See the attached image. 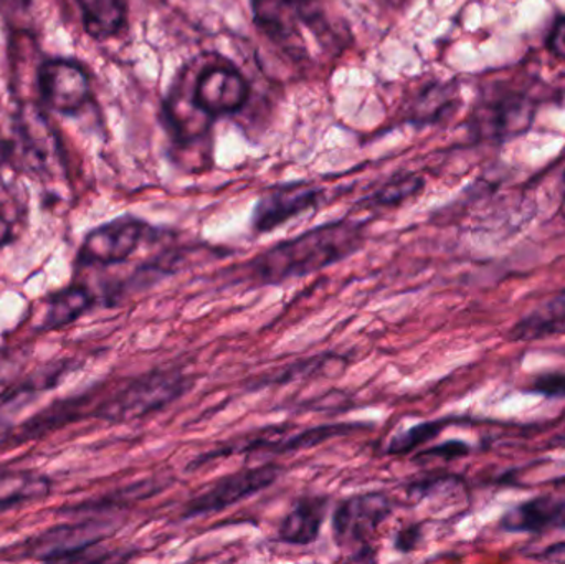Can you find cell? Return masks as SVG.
Returning <instances> with one entry per match:
<instances>
[{"label": "cell", "instance_id": "obj_1", "mask_svg": "<svg viewBox=\"0 0 565 564\" xmlns=\"http://www.w3.org/2000/svg\"><path fill=\"white\" fill-rule=\"evenodd\" d=\"M365 242L362 222H329L298 237L278 242L245 264L228 268L234 285L252 288L278 287L295 278L318 274L361 251Z\"/></svg>", "mask_w": 565, "mask_h": 564}, {"label": "cell", "instance_id": "obj_2", "mask_svg": "<svg viewBox=\"0 0 565 564\" xmlns=\"http://www.w3.org/2000/svg\"><path fill=\"white\" fill-rule=\"evenodd\" d=\"M192 386L194 380L182 371H151L108 397L93 416L118 424L145 419L184 397Z\"/></svg>", "mask_w": 565, "mask_h": 564}, {"label": "cell", "instance_id": "obj_3", "mask_svg": "<svg viewBox=\"0 0 565 564\" xmlns=\"http://www.w3.org/2000/svg\"><path fill=\"white\" fill-rule=\"evenodd\" d=\"M161 237V232L142 219L122 215L93 228L86 235L76 255V264L82 268H106L126 264L145 242L154 244Z\"/></svg>", "mask_w": 565, "mask_h": 564}, {"label": "cell", "instance_id": "obj_4", "mask_svg": "<svg viewBox=\"0 0 565 564\" xmlns=\"http://www.w3.org/2000/svg\"><path fill=\"white\" fill-rule=\"evenodd\" d=\"M281 472V466L270 462L222 477L207 490L189 500L182 507L181 517L184 520H192L224 512L274 486L280 479Z\"/></svg>", "mask_w": 565, "mask_h": 564}, {"label": "cell", "instance_id": "obj_5", "mask_svg": "<svg viewBox=\"0 0 565 564\" xmlns=\"http://www.w3.org/2000/svg\"><path fill=\"white\" fill-rule=\"evenodd\" d=\"M391 499L384 493L371 492L341 500L332 513V536L339 549H362L392 517Z\"/></svg>", "mask_w": 565, "mask_h": 564}, {"label": "cell", "instance_id": "obj_6", "mask_svg": "<svg viewBox=\"0 0 565 564\" xmlns=\"http://www.w3.org/2000/svg\"><path fill=\"white\" fill-rule=\"evenodd\" d=\"M40 98L60 115H76L92 96V86L85 70L72 60H46L36 76Z\"/></svg>", "mask_w": 565, "mask_h": 564}, {"label": "cell", "instance_id": "obj_7", "mask_svg": "<svg viewBox=\"0 0 565 564\" xmlns=\"http://www.w3.org/2000/svg\"><path fill=\"white\" fill-rule=\"evenodd\" d=\"M322 192L318 188L295 182L280 188L270 189L258 199L252 214V232L255 235L268 234L277 231L286 222L315 209L321 201Z\"/></svg>", "mask_w": 565, "mask_h": 564}, {"label": "cell", "instance_id": "obj_8", "mask_svg": "<svg viewBox=\"0 0 565 564\" xmlns=\"http://www.w3.org/2000/svg\"><path fill=\"white\" fill-rule=\"evenodd\" d=\"M250 85L238 70L211 66L199 76L194 88V106L207 118L231 115L244 108Z\"/></svg>", "mask_w": 565, "mask_h": 564}, {"label": "cell", "instance_id": "obj_9", "mask_svg": "<svg viewBox=\"0 0 565 564\" xmlns=\"http://www.w3.org/2000/svg\"><path fill=\"white\" fill-rule=\"evenodd\" d=\"M109 533H113V523L103 520L63 525L40 536L33 552L43 562H78Z\"/></svg>", "mask_w": 565, "mask_h": 564}, {"label": "cell", "instance_id": "obj_10", "mask_svg": "<svg viewBox=\"0 0 565 564\" xmlns=\"http://www.w3.org/2000/svg\"><path fill=\"white\" fill-rule=\"evenodd\" d=\"M501 529L510 533H541L565 530V497L543 496L520 503L504 513Z\"/></svg>", "mask_w": 565, "mask_h": 564}, {"label": "cell", "instance_id": "obj_11", "mask_svg": "<svg viewBox=\"0 0 565 564\" xmlns=\"http://www.w3.org/2000/svg\"><path fill=\"white\" fill-rule=\"evenodd\" d=\"M534 115L536 105L527 96L508 95L483 108L478 121L481 132L498 141H507L524 135L533 125Z\"/></svg>", "mask_w": 565, "mask_h": 564}, {"label": "cell", "instance_id": "obj_12", "mask_svg": "<svg viewBox=\"0 0 565 564\" xmlns=\"http://www.w3.org/2000/svg\"><path fill=\"white\" fill-rule=\"evenodd\" d=\"M329 499L322 496L299 497L278 526V542L291 546H308L318 542L328 515Z\"/></svg>", "mask_w": 565, "mask_h": 564}, {"label": "cell", "instance_id": "obj_13", "mask_svg": "<svg viewBox=\"0 0 565 564\" xmlns=\"http://www.w3.org/2000/svg\"><path fill=\"white\" fill-rule=\"evenodd\" d=\"M565 334V288L521 318L510 331L511 341H541Z\"/></svg>", "mask_w": 565, "mask_h": 564}, {"label": "cell", "instance_id": "obj_14", "mask_svg": "<svg viewBox=\"0 0 565 564\" xmlns=\"http://www.w3.org/2000/svg\"><path fill=\"white\" fill-rule=\"evenodd\" d=\"M345 363H348L345 358L331 353L305 358V360H298L295 361V363L286 364V366L277 368V370L262 374L257 380L252 381L248 390L260 391L265 390V387L286 386V384L295 383V381L328 376V374H331V371H329L331 368Z\"/></svg>", "mask_w": 565, "mask_h": 564}, {"label": "cell", "instance_id": "obj_15", "mask_svg": "<svg viewBox=\"0 0 565 564\" xmlns=\"http://www.w3.org/2000/svg\"><path fill=\"white\" fill-rule=\"evenodd\" d=\"M96 304L95 295L85 285H70L49 298V308L40 330L50 331L68 327Z\"/></svg>", "mask_w": 565, "mask_h": 564}, {"label": "cell", "instance_id": "obj_16", "mask_svg": "<svg viewBox=\"0 0 565 564\" xmlns=\"http://www.w3.org/2000/svg\"><path fill=\"white\" fill-rule=\"evenodd\" d=\"M82 10L83 25L96 40L109 39L126 22V0H76Z\"/></svg>", "mask_w": 565, "mask_h": 564}, {"label": "cell", "instance_id": "obj_17", "mask_svg": "<svg viewBox=\"0 0 565 564\" xmlns=\"http://www.w3.org/2000/svg\"><path fill=\"white\" fill-rule=\"evenodd\" d=\"M364 424L354 423H339V424H324V426L309 427V429L302 430V433L296 434H282L278 437L268 454L274 456H285V454L301 453V450L312 449V447L321 446V444L328 443V440L335 439V437L349 436V434L355 433V430L364 429Z\"/></svg>", "mask_w": 565, "mask_h": 564}, {"label": "cell", "instance_id": "obj_18", "mask_svg": "<svg viewBox=\"0 0 565 564\" xmlns=\"http://www.w3.org/2000/svg\"><path fill=\"white\" fill-rule=\"evenodd\" d=\"M50 493V480L25 472L0 473V513L20 506L45 499Z\"/></svg>", "mask_w": 565, "mask_h": 564}, {"label": "cell", "instance_id": "obj_19", "mask_svg": "<svg viewBox=\"0 0 565 564\" xmlns=\"http://www.w3.org/2000/svg\"><path fill=\"white\" fill-rule=\"evenodd\" d=\"M79 404H82V400L62 401V403L46 407L20 427L19 440L36 439L43 434L52 433V430L72 423L78 417V409L82 407Z\"/></svg>", "mask_w": 565, "mask_h": 564}, {"label": "cell", "instance_id": "obj_20", "mask_svg": "<svg viewBox=\"0 0 565 564\" xmlns=\"http://www.w3.org/2000/svg\"><path fill=\"white\" fill-rule=\"evenodd\" d=\"M454 423H457V421L447 417V419L415 424V426L408 427V429L402 430V433L392 437L391 443L387 444V454L392 457L407 456L418 447L437 439L441 430Z\"/></svg>", "mask_w": 565, "mask_h": 564}, {"label": "cell", "instance_id": "obj_21", "mask_svg": "<svg viewBox=\"0 0 565 564\" xmlns=\"http://www.w3.org/2000/svg\"><path fill=\"white\" fill-rule=\"evenodd\" d=\"M424 189V181L417 175L405 174L392 179L367 199L372 207H397L408 199L415 198Z\"/></svg>", "mask_w": 565, "mask_h": 564}, {"label": "cell", "instance_id": "obj_22", "mask_svg": "<svg viewBox=\"0 0 565 564\" xmlns=\"http://www.w3.org/2000/svg\"><path fill=\"white\" fill-rule=\"evenodd\" d=\"M530 391L550 400H565V373L551 371V373L540 374L534 377Z\"/></svg>", "mask_w": 565, "mask_h": 564}, {"label": "cell", "instance_id": "obj_23", "mask_svg": "<svg viewBox=\"0 0 565 564\" xmlns=\"http://www.w3.org/2000/svg\"><path fill=\"white\" fill-rule=\"evenodd\" d=\"M470 453V444L463 443V440H448V443L430 447V449L418 454L417 459H427V457L430 459V457H434V459L455 460L461 459V457L468 456Z\"/></svg>", "mask_w": 565, "mask_h": 564}, {"label": "cell", "instance_id": "obj_24", "mask_svg": "<svg viewBox=\"0 0 565 564\" xmlns=\"http://www.w3.org/2000/svg\"><path fill=\"white\" fill-rule=\"evenodd\" d=\"M422 539H424V525L422 523H412V525L404 526V529L395 533L394 549L398 553L408 555V553L415 552L418 549Z\"/></svg>", "mask_w": 565, "mask_h": 564}, {"label": "cell", "instance_id": "obj_25", "mask_svg": "<svg viewBox=\"0 0 565 564\" xmlns=\"http://www.w3.org/2000/svg\"><path fill=\"white\" fill-rule=\"evenodd\" d=\"M23 357L22 353H0V384L9 383L22 370Z\"/></svg>", "mask_w": 565, "mask_h": 564}, {"label": "cell", "instance_id": "obj_26", "mask_svg": "<svg viewBox=\"0 0 565 564\" xmlns=\"http://www.w3.org/2000/svg\"><path fill=\"white\" fill-rule=\"evenodd\" d=\"M547 49L557 58L565 60V17H559L554 23L550 39H547Z\"/></svg>", "mask_w": 565, "mask_h": 564}, {"label": "cell", "instance_id": "obj_27", "mask_svg": "<svg viewBox=\"0 0 565 564\" xmlns=\"http://www.w3.org/2000/svg\"><path fill=\"white\" fill-rule=\"evenodd\" d=\"M534 560L550 563H565V542L554 543V545L547 546L540 555L534 556Z\"/></svg>", "mask_w": 565, "mask_h": 564}, {"label": "cell", "instance_id": "obj_28", "mask_svg": "<svg viewBox=\"0 0 565 564\" xmlns=\"http://www.w3.org/2000/svg\"><path fill=\"white\" fill-rule=\"evenodd\" d=\"M10 241H12V225L0 215V248L6 247Z\"/></svg>", "mask_w": 565, "mask_h": 564}, {"label": "cell", "instance_id": "obj_29", "mask_svg": "<svg viewBox=\"0 0 565 564\" xmlns=\"http://www.w3.org/2000/svg\"><path fill=\"white\" fill-rule=\"evenodd\" d=\"M282 2L288 3V6L296 7L302 15L308 17L311 13L312 6H315V0H282Z\"/></svg>", "mask_w": 565, "mask_h": 564}, {"label": "cell", "instance_id": "obj_30", "mask_svg": "<svg viewBox=\"0 0 565 564\" xmlns=\"http://www.w3.org/2000/svg\"><path fill=\"white\" fill-rule=\"evenodd\" d=\"M7 439H9V436H7V434H3V430H0V444L6 443Z\"/></svg>", "mask_w": 565, "mask_h": 564}, {"label": "cell", "instance_id": "obj_31", "mask_svg": "<svg viewBox=\"0 0 565 564\" xmlns=\"http://www.w3.org/2000/svg\"><path fill=\"white\" fill-rule=\"evenodd\" d=\"M557 483H565V477H563V479L557 480Z\"/></svg>", "mask_w": 565, "mask_h": 564}, {"label": "cell", "instance_id": "obj_32", "mask_svg": "<svg viewBox=\"0 0 565 564\" xmlns=\"http://www.w3.org/2000/svg\"><path fill=\"white\" fill-rule=\"evenodd\" d=\"M564 198H565V181H564Z\"/></svg>", "mask_w": 565, "mask_h": 564}]
</instances>
